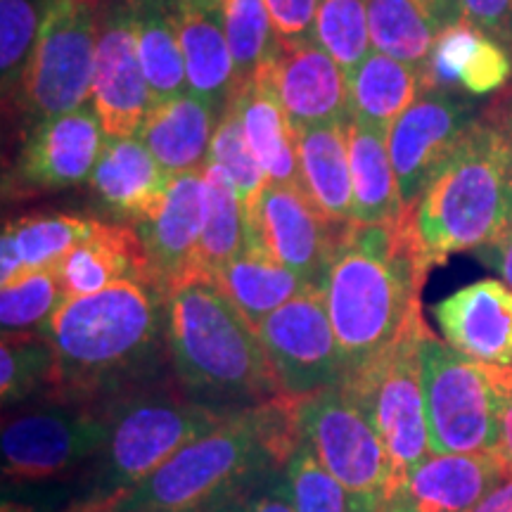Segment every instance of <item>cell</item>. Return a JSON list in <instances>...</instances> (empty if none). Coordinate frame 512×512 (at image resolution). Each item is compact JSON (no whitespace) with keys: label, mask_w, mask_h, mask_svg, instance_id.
<instances>
[{"label":"cell","mask_w":512,"mask_h":512,"mask_svg":"<svg viewBox=\"0 0 512 512\" xmlns=\"http://www.w3.org/2000/svg\"><path fill=\"white\" fill-rule=\"evenodd\" d=\"M368 29L373 50L425 72L439 29L413 0H368Z\"/></svg>","instance_id":"d6a6232c"},{"label":"cell","mask_w":512,"mask_h":512,"mask_svg":"<svg viewBox=\"0 0 512 512\" xmlns=\"http://www.w3.org/2000/svg\"><path fill=\"white\" fill-rule=\"evenodd\" d=\"M508 475L496 451L430 453L389 489L380 512H470Z\"/></svg>","instance_id":"ac0fdd59"},{"label":"cell","mask_w":512,"mask_h":512,"mask_svg":"<svg viewBox=\"0 0 512 512\" xmlns=\"http://www.w3.org/2000/svg\"><path fill=\"white\" fill-rule=\"evenodd\" d=\"M155 107L138 55L133 0H110L98 8V50L93 110L107 138H133Z\"/></svg>","instance_id":"4fadbf2b"},{"label":"cell","mask_w":512,"mask_h":512,"mask_svg":"<svg viewBox=\"0 0 512 512\" xmlns=\"http://www.w3.org/2000/svg\"><path fill=\"white\" fill-rule=\"evenodd\" d=\"M238 86L247 83L280 46L266 0H221Z\"/></svg>","instance_id":"e575fe53"},{"label":"cell","mask_w":512,"mask_h":512,"mask_svg":"<svg viewBox=\"0 0 512 512\" xmlns=\"http://www.w3.org/2000/svg\"><path fill=\"white\" fill-rule=\"evenodd\" d=\"M422 271L401 223H344L320 292L342 349L347 377L382 354L422 311Z\"/></svg>","instance_id":"3957f363"},{"label":"cell","mask_w":512,"mask_h":512,"mask_svg":"<svg viewBox=\"0 0 512 512\" xmlns=\"http://www.w3.org/2000/svg\"><path fill=\"white\" fill-rule=\"evenodd\" d=\"M192 95L223 114L238 79L223 22L221 0H171Z\"/></svg>","instance_id":"603a6c76"},{"label":"cell","mask_w":512,"mask_h":512,"mask_svg":"<svg viewBox=\"0 0 512 512\" xmlns=\"http://www.w3.org/2000/svg\"><path fill=\"white\" fill-rule=\"evenodd\" d=\"M422 79L425 91L494 95L512 81V55L475 24L460 19L439 31Z\"/></svg>","instance_id":"7402d4cb"},{"label":"cell","mask_w":512,"mask_h":512,"mask_svg":"<svg viewBox=\"0 0 512 512\" xmlns=\"http://www.w3.org/2000/svg\"><path fill=\"white\" fill-rule=\"evenodd\" d=\"M275 34L285 43H304L316 38L320 0H266Z\"/></svg>","instance_id":"b9f144b4"},{"label":"cell","mask_w":512,"mask_h":512,"mask_svg":"<svg viewBox=\"0 0 512 512\" xmlns=\"http://www.w3.org/2000/svg\"><path fill=\"white\" fill-rule=\"evenodd\" d=\"M221 114L192 93L157 102L138 128V138L169 176L192 174L207 166L211 140Z\"/></svg>","instance_id":"484cf974"},{"label":"cell","mask_w":512,"mask_h":512,"mask_svg":"<svg viewBox=\"0 0 512 512\" xmlns=\"http://www.w3.org/2000/svg\"><path fill=\"white\" fill-rule=\"evenodd\" d=\"M463 19L512 55V0H460Z\"/></svg>","instance_id":"7bdbcfd3"},{"label":"cell","mask_w":512,"mask_h":512,"mask_svg":"<svg viewBox=\"0 0 512 512\" xmlns=\"http://www.w3.org/2000/svg\"><path fill=\"white\" fill-rule=\"evenodd\" d=\"M207 221L204 169L171 178L164 197L143 216L136 233L150 261L152 283L169 297L183 280L197 275V252Z\"/></svg>","instance_id":"e0dca14e"},{"label":"cell","mask_w":512,"mask_h":512,"mask_svg":"<svg viewBox=\"0 0 512 512\" xmlns=\"http://www.w3.org/2000/svg\"><path fill=\"white\" fill-rule=\"evenodd\" d=\"M100 219L76 214H29L5 223V233L15 240L24 271L55 268L76 245L88 240Z\"/></svg>","instance_id":"836d02e7"},{"label":"cell","mask_w":512,"mask_h":512,"mask_svg":"<svg viewBox=\"0 0 512 512\" xmlns=\"http://www.w3.org/2000/svg\"><path fill=\"white\" fill-rule=\"evenodd\" d=\"M98 5L91 0H46L41 31L15 107L24 126L74 112L93 100Z\"/></svg>","instance_id":"ba28073f"},{"label":"cell","mask_w":512,"mask_h":512,"mask_svg":"<svg viewBox=\"0 0 512 512\" xmlns=\"http://www.w3.org/2000/svg\"><path fill=\"white\" fill-rule=\"evenodd\" d=\"M347 136L354 183V223L396 226L406 214V202L389 155L387 131L351 117Z\"/></svg>","instance_id":"4316f807"},{"label":"cell","mask_w":512,"mask_h":512,"mask_svg":"<svg viewBox=\"0 0 512 512\" xmlns=\"http://www.w3.org/2000/svg\"><path fill=\"white\" fill-rule=\"evenodd\" d=\"M105 143L98 114L88 105L41 121L27 128L5 185L12 192L34 195L91 181Z\"/></svg>","instance_id":"2e32d148"},{"label":"cell","mask_w":512,"mask_h":512,"mask_svg":"<svg viewBox=\"0 0 512 512\" xmlns=\"http://www.w3.org/2000/svg\"><path fill=\"white\" fill-rule=\"evenodd\" d=\"M64 302L67 299H64L60 275L55 268L19 275L10 285H3V292H0L3 335L38 332Z\"/></svg>","instance_id":"74e56055"},{"label":"cell","mask_w":512,"mask_h":512,"mask_svg":"<svg viewBox=\"0 0 512 512\" xmlns=\"http://www.w3.org/2000/svg\"><path fill=\"white\" fill-rule=\"evenodd\" d=\"M283 394L292 399L342 387V349L332 330L320 287H311L273 311L256 328Z\"/></svg>","instance_id":"7c38bea8"},{"label":"cell","mask_w":512,"mask_h":512,"mask_svg":"<svg viewBox=\"0 0 512 512\" xmlns=\"http://www.w3.org/2000/svg\"><path fill=\"white\" fill-rule=\"evenodd\" d=\"M470 512H512V475L491 489Z\"/></svg>","instance_id":"f907efd6"},{"label":"cell","mask_w":512,"mask_h":512,"mask_svg":"<svg viewBox=\"0 0 512 512\" xmlns=\"http://www.w3.org/2000/svg\"><path fill=\"white\" fill-rule=\"evenodd\" d=\"M347 124L349 121H332V124L294 128L306 195L335 223L354 221Z\"/></svg>","instance_id":"83f0119b"},{"label":"cell","mask_w":512,"mask_h":512,"mask_svg":"<svg viewBox=\"0 0 512 512\" xmlns=\"http://www.w3.org/2000/svg\"><path fill=\"white\" fill-rule=\"evenodd\" d=\"M91 3H93V5H98V8H100L102 3H110V0H91Z\"/></svg>","instance_id":"f5cc1de1"},{"label":"cell","mask_w":512,"mask_h":512,"mask_svg":"<svg viewBox=\"0 0 512 512\" xmlns=\"http://www.w3.org/2000/svg\"><path fill=\"white\" fill-rule=\"evenodd\" d=\"M245 512H297L292 501L290 482L283 470H275L240 496Z\"/></svg>","instance_id":"ee69618b"},{"label":"cell","mask_w":512,"mask_h":512,"mask_svg":"<svg viewBox=\"0 0 512 512\" xmlns=\"http://www.w3.org/2000/svg\"><path fill=\"white\" fill-rule=\"evenodd\" d=\"M24 273L27 271H24L22 256H19L15 240L10 238V233L3 230V240H0V283L10 285L12 280H17Z\"/></svg>","instance_id":"681fc988"},{"label":"cell","mask_w":512,"mask_h":512,"mask_svg":"<svg viewBox=\"0 0 512 512\" xmlns=\"http://www.w3.org/2000/svg\"><path fill=\"white\" fill-rule=\"evenodd\" d=\"M441 337L451 349L482 366L512 373V287L477 280L434 306Z\"/></svg>","instance_id":"d6986e66"},{"label":"cell","mask_w":512,"mask_h":512,"mask_svg":"<svg viewBox=\"0 0 512 512\" xmlns=\"http://www.w3.org/2000/svg\"><path fill=\"white\" fill-rule=\"evenodd\" d=\"M475 254L484 261L486 266L494 268V271L501 275L505 285L512 287V211L508 221L503 223L501 233H498L489 245L482 247Z\"/></svg>","instance_id":"bcb514c9"},{"label":"cell","mask_w":512,"mask_h":512,"mask_svg":"<svg viewBox=\"0 0 512 512\" xmlns=\"http://www.w3.org/2000/svg\"><path fill=\"white\" fill-rule=\"evenodd\" d=\"M477 119L472 100L430 88L394 121L387 145L406 207L418 200Z\"/></svg>","instance_id":"9a60e30c"},{"label":"cell","mask_w":512,"mask_h":512,"mask_svg":"<svg viewBox=\"0 0 512 512\" xmlns=\"http://www.w3.org/2000/svg\"><path fill=\"white\" fill-rule=\"evenodd\" d=\"M114 425L112 403H53L3 427V475L12 482L62 477L98 456Z\"/></svg>","instance_id":"8fae6325"},{"label":"cell","mask_w":512,"mask_h":512,"mask_svg":"<svg viewBox=\"0 0 512 512\" xmlns=\"http://www.w3.org/2000/svg\"><path fill=\"white\" fill-rule=\"evenodd\" d=\"M235 100H238L249 147L264 166L268 183L304 188L302 171H299L297 131L278 95L271 64L264 62L252 79L235 88Z\"/></svg>","instance_id":"d4e9b609"},{"label":"cell","mask_w":512,"mask_h":512,"mask_svg":"<svg viewBox=\"0 0 512 512\" xmlns=\"http://www.w3.org/2000/svg\"><path fill=\"white\" fill-rule=\"evenodd\" d=\"M297 401L278 399L228 415L214 432L192 441L150 477L83 512H209L240 498L259 479L283 470L302 441Z\"/></svg>","instance_id":"7a4b0ae2"},{"label":"cell","mask_w":512,"mask_h":512,"mask_svg":"<svg viewBox=\"0 0 512 512\" xmlns=\"http://www.w3.org/2000/svg\"><path fill=\"white\" fill-rule=\"evenodd\" d=\"M67 512H83V510H81V508H79V505H74V508H69V510H67Z\"/></svg>","instance_id":"db71d44e"},{"label":"cell","mask_w":512,"mask_h":512,"mask_svg":"<svg viewBox=\"0 0 512 512\" xmlns=\"http://www.w3.org/2000/svg\"><path fill=\"white\" fill-rule=\"evenodd\" d=\"M420 361L432 453L496 451V370L458 354L430 328L422 335Z\"/></svg>","instance_id":"9c48e42d"},{"label":"cell","mask_w":512,"mask_h":512,"mask_svg":"<svg viewBox=\"0 0 512 512\" xmlns=\"http://www.w3.org/2000/svg\"><path fill=\"white\" fill-rule=\"evenodd\" d=\"M171 178L138 136L107 138L91 176V195L105 221L136 226L157 207Z\"/></svg>","instance_id":"44dd1931"},{"label":"cell","mask_w":512,"mask_h":512,"mask_svg":"<svg viewBox=\"0 0 512 512\" xmlns=\"http://www.w3.org/2000/svg\"><path fill=\"white\" fill-rule=\"evenodd\" d=\"M512 211V145L479 117L458 150L434 174L401 226L422 271L451 256L479 252L501 233Z\"/></svg>","instance_id":"5b68a950"},{"label":"cell","mask_w":512,"mask_h":512,"mask_svg":"<svg viewBox=\"0 0 512 512\" xmlns=\"http://www.w3.org/2000/svg\"><path fill=\"white\" fill-rule=\"evenodd\" d=\"M53 361V347L41 332L3 335V344H0V399H3V406H17L38 392L46 394Z\"/></svg>","instance_id":"d590c367"},{"label":"cell","mask_w":512,"mask_h":512,"mask_svg":"<svg viewBox=\"0 0 512 512\" xmlns=\"http://www.w3.org/2000/svg\"><path fill=\"white\" fill-rule=\"evenodd\" d=\"M214 283L254 328L297 294L311 290L297 273L275 261L252 240H247L245 249L216 275Z\"/></svg>","instance_id":"f1b7e54d"},{"label":"cell","mask_w":512,"mask_h":512,"mask_svg":"<svg viewBox=\"0 0 512 512\" xmlns=\"http://www.w3.org/2000/svg\"><path fill=\"white\" fill-rule=\"evenodd\" d=\"M209 512H245V508H242L240 498H233V501H226V503L216 505V508L209 510Z\"/></svg>","instance_id":"816d5d0a"},{"label":"cell","mask_w":512,"mask_h":512,"mask_svg":"<svg viewBox=\"0 0 512 512\" xmlns=\"http://www.w3.org/2000/svg\"><path fill=\"white\" fill-rule=\"evenodd\" d=\"M302 439L320 465L344 486L351 512H380L394 467L380 434L339 387L297 401Z\"/></svg>","instance_id":"30bf717a"},{"label":"cell","mask_w":512,"mask_h":512,"mask_svg":"<svg viewBox=\"0 0 512 512\" xmlns=\"http://www.w3.org/2000/svg\"><path fill=\"white\" fill-rule=\"evenodd\" d=\"M496 370V368H494ZM498 384V444L496 453L512 475V373L496 370Z\"/></svg>","instance_id":"f6af8a7d"},{"label":"cell","mask_w":512,"mask_h":512,"mask_svg":"<svg viewBox=\"0 0 512 512\" xmlns=\"http://www.w3.org/2000/svg\"><path fill=\"white\" fill-rule=\"evenodd\" d=\"M297 512H351L349 494L302 439L283 467Z\"/></svg>","instance_id":"60d3db41"},{"label":"cell","mask_w":512,"mask_h":512,"mask_svg":"<svg viewBox=\"0 0 512 512\" xmlns=\"http://www.w3.org/2000/svg\"><path fill=\"white\" fill-rule=\"evenodd\" d=\"M226 418L152 387L114 401L112 434L98 453L86 496L79 503L95 505L126 494Z\"/></svg>","instance_id":"8992f818"},{"label":"cell","mask_w":512,"mask_h":512,"mask_svg":"<svg viewBox=\"0 0 512 512\" xmlns=\"http://www.w3.org/2000/svg\"><path fill=\"white\" fill-rule=\"evenodd\" d=\"M207 221H204L197 275L214 280L247 245V216L235 185L219 164L204 166Z\"/></svg>","instance_id":"1f68e13d"},{"label":"cell","mask_w":512,"mask_h":512,"mask_svg":"<svg viewBox=\"0 0 512 512\" xmlns=\"http://www.w3.org/2000/svg\"><path fill=\"white\" fill-rule=\"evenodd\" d=\"M166 337L176 380L197 406L233 415L283 394L259 332L204 275L169 292Z\"/></svg>","instance_id":"277c9868"},{"label":"cell","mask_w":512,"mask_h":512,"mask_svg":"<svg viewBox=\"0 0 512 512\" xmlns=\"http://www.w3.org/2000/svg\"><path fill=\"white\" fill-rule=\"evenodd\" d=\"M482 119L489 121V124H494L512 145V81L503 88L501 93H498V98L486 107Z\"/></svg>","instance_id":"7dc6e473"},{"label":"cell","mask_w":512,"mask_h":512,"mask_svg":"<svg viewBox=\"0 0 512 512\" xmlns=\"http://www.w3.org/2000/svg\"><path fill=\"white\" fill-rule=\"evenodd\" d=\"M207 162L219 164L221 169L226 171L228 178L235 185V192H238L242 207H245V214H247L268 185V176L264 166L259 164V159L254 157L252 147H249L235 95L221 114L214 140H211Z\"/></svg>","instance_id":"8d00e7d4"},{"label":"cell","mask_w":512,"mask_h":512,"mask_svg":"<svg viewBox=\"0 0 512 512\" xmlns=\"http://www.w3.org/2000/svg\"><path fill=\"white\" fill-rule=\"evenodd\" d=\"M413 3L437 24L439 31L463 19L460 0H413Z\"/></svg>","instance_id":"c3c4849f"},{"label":"cell","mask_w":512,"mask_h":512,"mask_svg":"<svg viewBox=\"0 0 512 512\" xmlns=\"http://www.w3.org/2000/svg\"><path fill=\"white\" fill-rule=\"evenodd\" d=\"M169 297L155 285L117 283L67 299L43 325L53 347V403H112L150 389L169 356Z\"/></svg>","instance_id":"6da1fadb"},{"label":"cell","mask_w":512,"mask_h":512,"mask_svg":"<svg viewBox=\"0 0 512 512\" xmlns=\"http://www.w3.org/2000/svg\"><path fill=\"white\" fill-rule=\"evenodd\" d=\"M46 0H0V79L5 100L15 102L41 31Z\"/></svg>","instance_id":"f35d334b"},{"label":"cell","mask_w":512,"mask_h":512,"mask_svg":"<svg viewBox=\"0 0 512 512\" xmlns=\"http://www.w3.org/2000/svg\"><path fill=\"white\" fill-rule=\"evenodd\" d=\"M425 330V316L415 313L380 356L339 387L380 434L394 467V484L432 453L420 361Z\"/></svg>","instance_id":"52a82bcc"},{"label":"cell","mask_w":512,"mask_h":512,"mask_svg":"<svg viewBox=\"0 0 512 512\" xmlns=\"http://www.w3.org/2000/svg\"><path fill=\"white\" fill-rule=\"evenodd\" d=\"M247 240L266 249L306 285L320 287L339 228L299 185L268 183L247 211Z\"/></svg>","instance_id":"5bb4252c"},{"label":"cell","mask_w":512,"mask_h":512,"mask_svg":"<svg viewBox=\"0 0 512 512\" xmlns=\"http://www.w3.org/2000/svg\"><path fill=\"white\" fill-rule=\"evenodd\" d=\"M55 271L64 299L88 297L117 283L155 285L136 228L112 221H98L91 238L64 256Z\"/></svg>","instance_id":"cb8c5ba5"},{"label":"cell","mask_w":512,"mask_h":512,"mask_svg":"<svg viewBox=\"0 0 512 512\" xmlns=\"http://www.w3.org/2000/svg\"><path fill=\"white\" fill-rule=\"evenodd\" d=\"M347 81L351 117L384 131H389L394 121L425 93L420 69L377 50H370L366 60L351 69Z\"/></svg>","instance_id":"f546056e"},{"label":"cell","mask_w":512,"mask_h":512,"mask_svg":"<svg viewBox=\"0 0 512 512\" xmlns=\"http://www.w3.org/2000/svg\"><path fill=\"white\" fill-rule=\"evenodd\" d=\"M268 64L294 128L351 119L347 72L316 38L304 43L280 41Z\"/></svg>","instance_id":"ffe728a7"},{"label":"cell","mask_w":512,"mask_h":512,"mask_svg":"<svg viewBox=\"0 0 512 512\" xmlns=\"http://www.w3.org/2000/svg\"><path fill=\"white\" fill-rule=\"evenodd\" d=\"M133 17L138 55L155 105L190 93L171 0H133Z\"/></svg>","instance_id":"4dcf8cb0"},{"label":"cell","mask_w":512,"mask_h":512,"mask_svg":"<svg viewBox=\"0 0 512 512\" xmlns=\"http://www.w3.org/2000/svg\"><path fill=\"white\" fill-rule=\"evenodd\" d=\"M316 41L351 72L370 53L368 0H320L316 17Z\"/></svg>","instance_id":"ab89813d"}]
</instances>
